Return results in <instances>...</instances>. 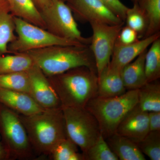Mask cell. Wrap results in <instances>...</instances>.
Masks as SVG:
<instances>
[{"label": "cell", "instance_id": "e575fe53", "mask_svg": "<svg viewBox=\"0 0 160 160\" xmlns=\"http://www.w3.org/2000/svg\"><path fill=\"white\" fill-rule=\"evenodd\" d=\"M138 1V0H131L132 2L133 3L137 2Z\"/></svg>", "mask_w": 160, "mask_h": 160}, {"label": "cell", "instance_id": "2e32d148", "mask_svg": "<svg viewBox=\"0 0 160 160\" xmlns=\"http://www.w3.org/2000/svg\"><path fill=\"white\" fill-rule=\"evenodd\" d=\"M147 49L122 69L121 76L126 90L139 89L148 83L145 71V58Z\"/></svg>", "mask_w": 160, "mask_h": 160}, {"label": "cell", "instance_id": "277c9868", "mask_svg": "<svg viewBox=\"0 0 160 160\" xmlns=\"http://www.w3.org/2000/svg\"><path fill=\"white\" fill-rule=\"evenodd\" d=\"M138 89L126 91L112 98L96 96L85 108L96 119L101 134L105 139L115 133L123 118L138 103Z\"/></svg>", "mask_w": 160, "mask_h": 160}, {"label": "cell", "instance_id": "f1b7e54d", "mask_svg": "<svg viewBox=\"0 0 160 160\" xmlns=\"http://www.w3.org/2000/svg\"><path fill=\"white\" fill-rule=\"evenodd\" d=\"M114 14L125 22L128 7L120 0H100Z\"/></svg>", "mask_w": 160, "mask_h": 160}, {"label": "cell", "instance_id": "3957f363", "mask_svg": "<svg viewBox=\"0 0 160 160\" xmlns=\"http://www.w3.org/2000/svg\"><path fill=\"white\" fill-rule=\"evenodd\" d=\"M26 52L47 77L81 66L97 71L89 45L51 46Z\"/></svg>", "mask_w": 160, "mask_h": 160}, {"label": "cell", "instance_id": "44dd1931", "mask_svg": "<svg viewBox=\"0 0 160 160\" xmlns=\"http://www.w3.org/2000/svg\"><path fill=\"white\" fill-rule=\"evenodd\" d=\"M34 64L26 52L0 55V74L27 71Z\"/></svg>", "mask_w": 160, "mask_h": 160}, {"label": "cell", "instance_id": "30bf717a", "mask_svg": "<svg viewBox=\"0 0 160 160\" xmlns=\"http://www.w3.org/2000/svg\"><path fill=\"white\" fill-rule=\"evenodd\" d=\"M66 3L71 9L74 17L82 22L109 25L125 22L100 0H68Z\"/></svg>", "mask_w": 160, "mask_h": 160}, {"label": "cell", "instance_id": "836d02e7", "mask_svg": "<svg viewBox=\"0 0 160 160\" xmlns=\"http://www.w3.org/2000/svg\"><path fill=\"white\" fill-rule=\"evenodd\" d=\"M52 2H56V1H62V2H66L68 0H52Z\"/></svg>", "mask_w": 160, "mask_h": 160}, {"label": "cell", "instance_id": "9c48e42d", "mask_svg": "<svg viewBox=\"0 0 160 160\" xmlns=\"http://www.w3.org/2000/svg\"><path fill=\"white\" fill-rule=\"evenodd\" d=\"M124 23L116 25L89 23L92 35L89 46L94 56L98 76L110 62L117 40Z\"/></svg>", "mask_w": 160, "mask_h": 160}, {"label": "cell", "instance_id": "5b68a950", "mask_svg": "<svg viewBox=\"0 0 160 160\" xmlns=\"http://www.w3.org/2000/svg\"><path fill=\"white\" fill-rule=\"evenodd\" d=\"M16 38L9 44L10 53H22L54 46H82L77 41L60 38L47 29L14 16Z\"/></svg>", "mask_w": 160, "mask_h": 160}, {"label": "cell", "instance_id": "ba28073f", "mask_svg": "<svg viewBox=\"0 0 160 160\" xmlns=\"http://www.w3.org/2000/svg\"><path fill=\"white\" fill-rule=\"evenodd\" d=\"M46 29L60 38L89 45L91 37L84 38L78 28L71 9L65 2H52L40 10Z\"/></svg>", "mask_w": 160, "mask_h": 160}, {"label": "cell", "instance_id": "5bb4252c", "mask_svg": "<svg viewBox=\"0 0 160 160\" xmlns=\"http://www.w3.org/2000/svg\"><path fill=\"white\" fill-rule=\"evenodd\" d=\"M0 103L18 114L29 116L43 111L30 95L0 87Z\"/></svg>", "mask_w": 160, "mask_h": 160}, {"label": "cell", "instance_id": "52a82bcc", "mask_svg": "<svg viewBox=\"0 0 160 160\" xmlns=\"http://www.w3.org/2000/svg\"><path fill=\"white\" fill-rule=\"evenodd\" d=\"M62 108L68 138L85 153L101 134L98 121L86 108Z\"/></svg>", "mask_w": 160, "mask_h": 160}, {"label": "cell", "instance_id": "cb8c5ba5", "mask_svg": "<svg viewBox=\"0 0 160 160\" xmlns=\"http://www.w3.org/2000/svg\"><path fill=\"white\" fill-rule=\"evenodd\" d=\"M0 87L29 94L30 82L27 71L0 74Z\"/></svg>", "mask_w": 160, "mask_h": 160}, {"label": "cell", "instance_id": "7402d4cb", "mask_svg": "<svg viewBox=\"0 0 160 160\" xmlns=\"http://www.w3.org/2000/svg\"><path fill=\"white\" fill-rule=\"evenodd\" d=\"M137 3L148 21L144 38L160 32V0H138Z\"/></svg>", "mask_w": 160, "mask_h": 160}, {"label": "cell", "instance_id": "83f0119b", "mask_svg": "<svg viewBox=\"0 0 160 160\" xmlns=\"http://www.w3.org/2000/svg\"><path fill=\"white\" fill-rule=\"evenodd\" d=\"M137 144L143 154L150 159L160 160V131H149Z\"/></svg>", "mask_w": 160, "mask_h": 160}, {"label": "cell", "instance_id": "ffe728a7", "mask_svg": "<svg viewBox=\"0 0 160 160\" xmlns=\"http://www.w3.org/2000/svg\"><path fill=\"white\" fill-rule=\"evenodd\" d=\"M138 104L143 111L160 112V84L158 80L147 83L138 89Z\"/></svg>", "mask_w": 160, "mask_h": 160}, {"label": "cell", "instance_id": "1f68e13d", "mask_svg": "<svg viewBox=\"0 0 160 160\" xmlns=\"http://www.w3.org/2000/svg\"><path fill=\"white\" fill-rule=\"evenodd\" d=\"M9 152L2 142H0V160H9Z\"/></svg>", "mask_w": 160, "mask_h": 160}, {"label": "cell", "instance_id": "8fae6325", "mask_svg": "<svg viewBox=\"0 0 160 160\" xmlns=\"http://www.w3.org/2000/svg\"><path fill=\"white\" fill-rule=\"evenodd\" d=\"M27 71L30 82L29 95L34 101L44 109L62 107L57 94L42 70L34 64Z\"/></svg>", "mask_w": 160, "mask_h": 160}, {"label": "cell", "instance_id": "f546056e", "mask_svg": "<svg viewBox=\"0 0 160 160\" xmlns=\"http://www.w3.org/2000/svg\"><path fill=\"white\" fill-rule=\"evenodd\" d=\"M137 32L128 26H123L117 41L122 44H129L139 39Z\"/></svg>", "mask_w": 160, "mask_h": 160}, {"label": "cell", "instance_id": "d4e9b609", "mask_svg": "<svg viewBox=\"0 0 160 160\" xmlns=\"http://www.w3.org/2000/svg\"><path fill=\"white\" fill-rule=\"evenodd\" d=\"M78 146L67 138L57 144L49 157L53 160H85L84 154L78 152Z\"/></svg>", "mask_w": 160, "mask_h": 160}, {"label": "cell", "instance_id": "484cf974", "mask_svg": "<svg viewBox=\"0 0 160 160\" xmlns=\"http://www.w3.org/2000/svg\"><path fill=\"white\" fill-rule=\"evenodd\" d=\"M125 22L126 26L137 32L139 38H144L148 29V21L137 2L133 3L132 8H128Z\"/></svg>", "mask_w": 160, "mask_h": 160}, {"label": "cell", "instance_id": "4dcf8cb0", "mask_svg": "<svg viewBox=\"0 0 160 160\" xmlns=\"http://www.w3.org/2000/svg\"><path fill=\"white\" fill-rule=\"evenodd\" d=\"M149 131H160V112H148Z\"/></svg>", "mask_w": 160, "mask_h": 160}, {"label": "cell", "instance_id": "7a4b0ae2", "mask_svg": "<svg viewBox=\"0 0 160 160\" xmlns=\"http://www.w3.org/2000/svg\"><path fill=\"white\" fill-rule=\"evenodd\" d=\"M19 115L34 152L49 156L57 144L68 138L62 107L31 115Z\"/></svg>", "mask_w": 160, "mask_h": 160}, {"label": "cell", "instance_id": "d590c367", "mask_svg": "<svg viewBox=\"0 0 160 160\" xmlns=\"http://www.w3.org/2000/svg\"><path fill=\"white\" fill-rule=\"evenodd\" d=\"M2 1V0H0V2H1V1Z\"/></svg>", "mask_w": 160, "mask_h": 160}, {"label": "cell", "instance_id": "4fadbf2b", "mask_svg": "<svg viewBox=\"0 0 160 160\" xmlns=\"http://www.w3.org/2000/svg\"><path fill=\"white\" fill-rule=\"evenodd\" d=\"M160 38V32L138 39L131 44H121L117 41L109 65L122 71L123 67L132 62L142 52L148 49L152 43Z\"/></svg>", "mask_w": 160, "mask_h": 160}, {"label": "cell", "instance_id": "d6a6232c", "mask_svg": "<svg viewBox=\"0 0 160 160\" xmlns=\"http://www.w3.org/2000/svg\"><path fill=\"white\" fill-rule=\"evenodd\" d=\"M34 1L40 10L48 7L52 2V0H34Z\"/></svg>", "mask_w": 160, "mask_h": 160}, {"label": "cell", "instance_id": "d6986e66", "mask_svg": "<svg viewBox=\"0 0 160 160\" xmlns=\"http://www.w3.org/2000/svg\"><path fill=\"white\" fill-rule=\"evenodd\" d=\"M15 31L14 16L6 0H2L0 2V55L10 53L8 46L16 38Z\"/></svg>", "mask_w": 160, "mask_h": 160}, {"label": "cell", "instance_id": "9a60e30c", "mask_svg": "<svg viewBox=\"0 0 160 160\" xmlns=\"http://www.w3.org/2000/svg\"><path fill=\"white\" fill-rule=\"evenodd\" d=\"M121 71L108 64L98 75V96L112 98L119 96L126 92Z\"/></svg>", "mask_w": 160, "mask_h": 160}, {"label": "cell", "instance_id": "e0dca14e", "mask_svg": "<svg viewBox=\"0 0 160 160\" xmlns=\"http://www.w3.org/2000/svg\"><path fill=\"white\" fill-rule=\"evenodd\" d=\"M106 140L119 160H146L137 144L129 139L115 132Z\"/></svg>", "mask_w": 160, "mask_h": 160}, {"label": "cell", "instance_id": "ac0fdd59", "mask_svg": "<svg viewBox=\"0 0 160 160\" xmlns=\"http://www.w3.org/2000/svg\"><path fill=\"white\" fill-rule=\"evenodd\" d=\"M12 14L46 29V24L34 0H6Z\"/></svg>", "mask_w": 160, "mask_h": 160}, {"label": "cell", "instance_id": "4316f807", "mask_svg": "<svg viewBox=\"0 0 160 160\" xmlns=\"http://www.w3.org/2000/svg\"><path fill=\"white\" fill-rule=\"evenodd\" d=\"M83 154L85 160H119L102 134L100 135L95 142Z\"/></svg>", "mask_w": 160, "mask_h": 160}, {"label": "cell", "instance_id": "7c38bea8", "mask_svg": "<svg viewBox=\"0 0 160 160\" xmlns=\"http://www.w3.org/2000/svg\"><path fill=\"white\" fill-rule=\"evenodd\" d=\"M149 131L148 112L142 110L137 104L123 118L116 133L137 144Z\"/></svg>", "mask_w": 160, "mask_h": 160}, {"label": "cell", "instance_id": "6da1fadb", "mask_svg": "<svg viewBox=\"0 0 160 160\" xmlns=\"http://www.w3.org/2000/svg\"><path fill=\"white\" fill-rule=\"evenodd\" d=\"M47 78L62 107L85 108L97 96V71L89 67H77Z\"/></svg>", "mask_w": 160, "mask_h": 160}, {"label": "cell", "instance_id": "603a6c76", "mask_svg": "<svg viewBox=\"0 0 160 160\" xmlns=\"http://www.w3.org/2000/svg\"><path fill=\"white\" fill-rule=\"evenodd\" d=\"M147 49L145 58V71L147 82L160 78V38L154 41Z\"/></svg>", "mask_w": 160, "mask_h": 160}, {"label": "cell", "instance_id": "8992f818", "mask_svg": "<svg viewBox=\"0 0 160 160\" xmlns=\"http://www.w3.org/2000/svg\"><path fill=\"white\" fill-rule=\"evenodd\" d=\"M0 134L10 159L33 158L34 152L19 115L1 103Z\"/></svg>", "mask_w": 160, "mask_h": 160}]
</instances>
